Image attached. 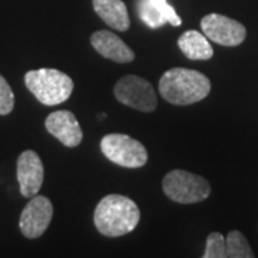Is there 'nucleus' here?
Returning a JSON list of instances; mask_svg holds the SVG:
<instances>
[{"label": "nucleus", "mask_w": 258, "mask_h": 258, "mask_svg": "<svg viewBox=\"0 0 258 258\" xmlns=\"http://www.w3.org/2000/svg\"><path fill=\"white\" fill-rule=\"evenodd\" d=\"M141 212L131 198L109 194L102 198L93 212V224L105 237H122L137 228Z\"/></svg>", "instance_id": "obj_1"}, {"label": "nucleus", "mask_w": 258, "mask_h": 258, "mask_svg": "<svg viewBox=\"0 0 258 258\" xmlns=\"http://www.w3.org/2000/svg\"><path fill=\"white\" fill-rule=\"evenodd\" d=\"M158 86L161 96L178 106L203 101L211 91V82L205 75L186 68H172L166 71L161 76Z\"/></svg>", "instance_id": "obj_2"}, {"label": "nucleus", "mask_w": 258, "mask_h": 258, "mask_svg": "<svg viewBox=\"0 0 258 258\" xmlns=\"http://www.w3.org/2000/svg\"><path fill=\"white\" fill-rule=\"evenodd\" d=\"M25 85L29 92L33 93L37 101L46 106H55L66 102L75 88L71 76L50 68L26 72Z\"/></svg>", "instance_id": "obj_3"}, {"label": "nucleus", "mask_w": 258, "mask_h": 258, "mask_svg": "<svg viewBox=\"0 0 258 258\" xmlns=\"http://www.w3.org/2000/svg\"><path fill=\"white\" fill-rule=\"evenodd\" d=\"M162 189L174 203L195 204L207 200L211 194L210 182L201 175L184 169H174L162 179Z\"/></svg>", "instance_id": "obj_4"}, {"label": "nucleus", "mask_w": 258, "mask_h": 258, "mask_svg": "<svg viewBox=\"0 0 258 258\" xmlns=\"http://www.w3.org/2000/svg\"><path fill=\"white\" fill-rule=\"evenodd\" d=\"M101 151L111 162L123 168H141L148 161L147 148L125 134L105 135L101 141Z\"/></svg>", "instance_id": "obj_5"}, {"label": "nucleus", "mask_w": 258, "mask_h": 258, "mask_svg": "<svg viewBox=\"0 0 258 258\" xmlns=\"http://www.w3.org/2000/svg\"><path fill=\"white\" fill-rule=\"evenodd\" d=\"M113 93L120 103L141 112L155 111L158 105L157 93L152 85L137 75L120 78L113 88Z\"/></svg>", "instance_id": "obj_6"}, {"label": "nucleus", "mask_w": 258, "mask_h": 258, "mask_svg": "<svg viewBox=\"0 0 258 258\" xmlns=\"http://www.w3.org/2000/svg\"><path fill=\"white\" fill-rule=\"evenodd\" d=\"M201 29L210 40L222 46H238L247 37V29L242 23L220 13L204 16Z\"/></svg>", "instance_id": "obj_7"}, {"label": "nucleus", "mask_w": 258, "mask_h": 258, "mask_svg": "<svg viewBox=\"0 0 258 258\" xmlns=\"http://www.w3.org/2000/svg\"><path fill=\"white\" fill-rule=\"evenodd\" d=\"M52 218L53 205L50 200L43 195H35L30 198V201L20 214L19 227L26 238L35 240L45 234Z\"/></svg>", "instance_id": "obj_8"}, {"label": "nucleus", "mask_w": 258, "mask_h": 258, "mask_svg": "<svg viewBox=\"0 0 258 258\" xmlns=\"http://www.w3.org/2000/svg\"><path fill=\"white\" fill-rule=\"evenodd\" d=\"M45 178L42 159L35 151L28 149L18 158V181L20 192L26 198H32L40 191Z\"/></svg>", "instance_id": "obj_9"}, {"label": "nucleus", "mask_w": 258, "mask_h": 258, "mask_svg": "<svg viewBox=\"0 0 258 258\" xmlns=\"http://www.w3.org/2000/svg\"><path fill=\"white\" fill-rule=\"evenodd\" d=\"M45 128L64 147H79V144L82 142V128L71 111L52 112L45 120Z\"/></svg>", "instance_id": "obj_10"}, {"label": "nucleus", "mask_w": 258, "mask_h": 258, "mask_svg": "<svg viewBox=\"0 0 258 258\" xmlns=\"http://www.w3.org/2000/svg\"><path fill=\"white\" fill-rule=\"evenodd\" d=\"M91 45L103 57L118 63H129L135 59V53L118 35L109 30H96L91 35Z\"/></svg>", "instance_id": "obj_11"}, {"label": "nucleus", "mask_w": 258, "mask_h": 258, "mask_svg": "<svg viewBox=\"0 0 258 258\" xmlns=\"http://www.w3.org/2000/svg\"><path fill=\"white\" fill-rule=\"evenodd\" d=\"M96 15L112 29L126 32L131 26L128 9L122 0H92Z\"/></svg>", "instance_id": "obj_12"}, {"label": "nucleus", "mask_w": 258, "mask_h": 258, "mask_svg": "<svg viewBox=\"0 0 258 258\" xmlns=\"http://www.w3.org/2000/svg\"><path fill=\"white\" fill-rule=\"evenodd\" d=\"M181 52L191 60H208L214 55L208 37L197 30H186L178 39Z\"/></svg>", "instance_id": "obj_13"}, {"label": "nucleus", "mask_w": 258, "mask_h": 258, "mask_svg": "<svg viewBox=\"0 0 258 258\" xmlns=\"http://www.w3.org/2000/svg\"><path fill=\"white\" fill-rule=\"evenodd\" d=\"M227 257L228 258H252L254 252L249 247L248 241L240 231L234 230L225 237Z\"/></svg>", "instance_id": "obj_14"}, {"label": "nucleus", "mask_w": 258, "mask_h": 258, "mask_svg": "<svg viewBox=\"0 0 258 258\" xmlns=\"http://www.w3.org/2000/svg\"><path fill=\"white\" fill-rule=\"evenodd\" d=\"M138 13L142 22L151 29H158L168 23L151 0H138Z\"/></svg>", "instance_id": "obj_15"}, {"label": "nucleus", "mask_w": 258, "mask_h": 258, "mask_svg": "<svg viewBox=\"0 0 258 258\" xmlns=\"http://www.w3.org/2000/svg\"><path fill=\"white\" fill-rule=\"evenodd\" d=\"M204 258H227L225 237L221 232H211L207 238V247L203 254Z\"/></svg>", "instance_id": "obj_16"}, {"label": "nucleus", "mask_w": 258, "mask_h": 258, "mask_svg": "<svg viewBox=\"0 0 258 258\" xmlns=\"http://www.w3.org/2000/svg\"><path fill=\"white\" fill-rule=\"evenodd\" d=\"M15 108V93L8 81L0 75V115H9Z\"/></svg>", "instance_id": "obj_17"}, {"label": "nucleus", "mask_w": 258, "mask_h": 258, "mask_svg": "<svg viewBox=\"0 0 258 258\" xmlns=\"http://www.w3.org/2000/svg\"><path fill=\"white\" fill-rule=\"evenodd\" d=\"M151 2H152L154 6L162 13V16L166 19L168 23H171L172 26H181V25H182V20H181V18L176 15L175 9H174L166 0H151Z\"/></svg>", "instance_id": "obj_18"}]
</instances>
